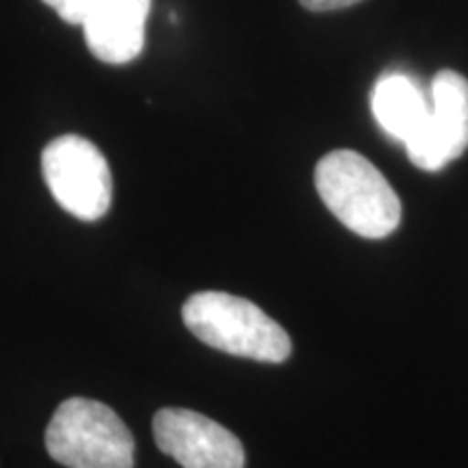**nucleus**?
Returning <instances> with one entry per match:
<instances>
[{
    "instance_id": "nucleus-6",
    "label": "nucleus",
    "mask_w": 468,
    "mask_h": 468,
    "mask_svg": "<svg viewBox=\"0 0 468 468\" xmlns=\"http://www.w3.org/2000/svg\"><path fill=\"white\" fill-rule=\"evenodd\" d=\"M430 115L406 144L410 161L423 172H438L468 150V80L441 69L430 85Z\"/></svg>"
},
{
    "instance_id": "nucleus-3",
    "label": "nucleus",
    "mask_w": 468,
    "mask_h": 468,
    "mask_svg": "<svg viewBox=\"0 0 468 468\" xmlns=\"http://www.w3.org/2000/svg\"><path fill=\"white\" fill-rule=\"evenodd\" d=\"M50 458L68 468H133L134 438L115 410L72 397L52 414L46 430Z\"/></svg>"
},
{
    "instance_id": "nucleus-7",
    "label": "nucleus",
    "mask_w": 468,
    "mask_h": 468,
    "mask_svg": "<svg viewBox=\"0 0 468 468\" xmlns=\"http://www.w3.org/2000/svg\"><path fill=\"white\" fill-rule=\"evenodd\" d=\"M154 441L183 468H243V444L218 420L186 408H163L152 420Z\"/></svg>"
},
{
    "instance_id": "nucleus-8",
    "label": "nucleus",
    "mask_w": 468,
    "mask_h": 468,
    "mask_svg": "<svg viewBox=\"0 0 468 468\" xmlns=\"http://www.w3.org/2000/svg\"><path fill=\"white\" fill-rule=\"evenodd\" d=\"M430 107V93H425L419 80L406 72H386L373 87V117L390 139L403 145L425 126Z\"/></svg>"
},
{
    "instance_id": "nucleus-2",
    "label": "nucleus",
    "mask_w": 468,
    "mask_h": 468,
    "mask_svg": "<svg viewBox=\"0 0 468 468\" xmlns=\"http://www.w3.org/2000/svg\"><path fill=\"white\" fill-rule=\"evenodd\" d=\"M183 321L193 336L224 354L271 365L291 356L292 345L284 327L245 297L221 291L196 292L185 302Z\"/></svg>"
},
{
    "instance_id": "nucleus-9",
    "label": "nucleus",
    "mask_w": 468,
    "mask_h": 468,
    "mask_svg": "<svg viewBox=\"0 0 468 468\" xmlns=\"http://www.w3.org/2000/svg\"><path fill=\"white\" fill-rule=\"evenodd\" d=\"M300 3L310 11H336L358 5L362 0H300Z\"/></svg>"
},
{
    "instance_id": "nucleus-4",
    "label": "nucleus",
    "mask_w": 468,
    "mask_h": 468,
    "mask_svg": "<svg viewBox=\"0 0 468 468\" xmlns=\"http://www.w3.org/2000/svg\"><path fill=\"white\" fill-rule=\"evenodd\" d=\"M42 172L58 207L83 221L107 215L113 176L101 150L79 134L52 139L42 152Z\"/></svg>"
},
{
    "instance_id": "nucleus-5",
    "label": "nucleus",
    "mask_w": 468,
    "mask_h": 468,
    "mask_svg": "<svg viewBox=\"0 0 468 468\" xmlns=\"http://www.w3.org/2000/svg\"><path fill=\"white\" fill-rule=\"evenodd\" d=\"M69 25L83 27L87 48L111 66L142 55L152 0H42Z\"/></svg>"
},
{
    "instance_id": "nucleus-1",
    "label": "nucleus",
    "mask_w": 468,
    "mask_h": 468,
    "mask_svg": "<svg viewBox=\"0 0 468 468\" xmlns=\"http://www.w3.org/2000/svg\"><path fill=\"white\" fill-rule=\"evenodd\" d=\"M314 185L332 215L365 239H384L401 221V202L384 174L354 150H335L314 169Z\"/></svg>"
}]
</instances>
